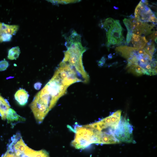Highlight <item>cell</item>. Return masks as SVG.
Wrapping results in <instances>:
<instances>
[{
  "mask_svg": "<svg viewBox=\"0 0 157 157\" xmlns=\"http://www.w3.org/2000/svg\"><path fill=\"white\" fill-rule=\"evenodd\" d=\"M75 135L71 144L75 148L84 149L90 144L97 143V140L94 129L87 125L83 126L76 125Z\"/></svg>",
  "mask_w": 157,
  "mask_h": 157,
  "instance_id": "1",
  "label": "cell"
},
{
  "mask_svg": "<svg viewBox=\"0 0 157 157\" xmlns=\"http://www.w3.org/2000/svg\"><path fill=\"white\" fill-rule=\"evenodd\" d=\"M133 131L132 126L129 121L125 118H121L115 131V136L119 142H133Z\"/></svg>",
  "mask_w": 157,
  "mask_h": 157,
  "instance_id": "2",
  "label": "cell"
},
{
  "mask_svg": "<svg viewBox=\"0 0 157 157\" xmlns=\"http://www.w3.org/2000/svg\"><path fill=\"white\" fill-rule=\"evenodd\" d=\"M123 29L119 21L115 20L114 24L106 32L107 41L106 46L108 47L111 46L120 45L123 42L124 37L123 35Z\"/></svg>",
  "mask_w": 157,
  "mask_h": 157,
  "instance_id": "3",
  "label": "cell"
},
{
  "mask_svg": "<svg viewBox=\"0 0 157 157\" xmlns=\"http://www.w3.org/2000/svg\"><path fill=\"white\" fill-rule=\"evenodd\" d=\"M27 146L20 133L18 132L11 138L8 144L7 151L17 157H20L24 153Z\"/></svg>",
  "mask_w": 157,
  "mask_h": 157,
  "instance_id": "4",
  "label": "cell"
},
{
  "mask_svg": "<svg viewBox=\"0 0 157 157\" xmlns=\"http://www.w3.org/2000/svg\"><path fill=\"white\" fill-rule=\"evenodd\" d=\"M131 23L133 33L137 35H147L153 33L155 25L152 23L142 22L135 17L129 19Z\"/></svg>",
  "mask_w": 157,
  "mask_h": 157,
  "instance_id": "5",
  "label": "cell"
},
{
  "mask_svg": "<svg viewBox=\"0 0 157 157\" xmlns=\"http://www.w3.org/2000/svg\"><path fill=\"white\" fill-rule=\"evenodd\" d=\"M154 14L147 5L141 1L135 8L134 17L142 22H151V18Z\"/></svg>",
  "mask_w": 157,
  "mask_h": 157,
  "instance_id": "6",
  "label": "cell"
},
{
  "mask_svg": "<svg viewBox=\"0 0 157 157\" xmlns=\"http://www.w3.org/2000/svg\"><path fill=\"white\" fill-rule=\"evenodd\" d=\"M19 28L17 25H10L0 22V42L10 41Z\"/></svg>",
  "mask_w": 157,
  "mask_h": 157,
  "instance_id": "7",
  "label": "cell"
},
{
  "mask_svg": "<svg viewBox=\"0 0 157 157\" xmlns=\"http://www.w3.org/2000/svg\"><path fill=\"white\" fill-rule=\"evenodd\" d=\"M138 49L126 45H121L115 49L116 52L127 60L132 58L137 53Z\"/></svg>",
  "mask_w": 157,
  "mask_h": 157,
  "instance_id": "8",
  "label": "cell"
},
{
  "mask_svg": "<svg viewBox=\"0 0 157 157\" xmlns=\"http://www.w3.org/2000/svg\"><path fill=\"white\" fill-rule=\"evenodd\" d=\"M6 119L8 123L14 126L16 124L24 122L25 119L19 115L13 109L10 108L7 113Z\"/></svg>",
  "mask_w": 157,
  "mask_h": 157,
  "instance_id": "9",
  "label": "cell"
},
{
  "mask_svg": "<svg viewBox=\"0 0 157 157\" xmlns=\"http://www.w3.org/2000/svg\"><path fill=\"white\" fill-rule=\"evenodd\" d=\"M29 97L28 92L23 88L18 90L14 95L15 99L21 106H24L26 104Z\"/></svg>",
  "mask_w": 157,
  "mask_h": 157,
  "instance_id": "10",
  "label": "cell"
},
{
  "mask_svg": "<svg viewBox=\"0 0 157 157\" xmlns=\"http://www.w3.org/2000/svg\"><path fill=\"white\" fill-rule=\"evenodd\" d=\"M131 41L134 47L138 49H143L148 42L144 36L134 33H133Z\"/></svg>",
  "mask_w": 157,
  "mask_h": 157,
  "instance_id": "11",
  "label": "cell"
},
{
  "mask_svg": "<svg viewBox=\"0 0 157 157\" xmlns=\"http://www.w3.org/2000/svg\"><path fill=\"white\" fill-rule=\"evenodd\" d=\"M126 69H127L128 72L136 76H139L145 74L149 75L146 71L138 65L127 64Z\"/></svg>",
  "mask_w": 157,
  "mask_h": 157,
  "instance_id": "12",
  "label": "cell"
},
{
  "mask_svg": "<svg viewBox=\"0 0 157 157\" xmlns=\"http://www.w3.org/2000/svg\"><path fill=\"white\" fill-rule=\"evenodd\" d=\"M24 154L28 157H50L48 152L44 150L35 151L27 146Z\"/></svg>",
  "mask_w": 157,
  "mask_h": 157,
  "instance_id": "13",
  "label": "cell"
},
{
  "mask_svg": "<svg viewBox=\"0 0 157 157\" xmlns=\"http://www.w3.org/2000/svg\"><path fill=\"white\" fill-rule=\"evenodd\" d=\"M10 105L8 100L3 98L0 94V116L2 119L5 120Z\"/></svg>",
  "mask_w": 157,
  "mask_h": 157,
  "instance_id": "14",
  "label": "cell"
},
{
  "mask_svg": "<svg viewBox=\"0 0 157 157\" xmlns=\"http://www.w3.org/2000/svg\"><path fill=\"white\" fill-rule=\"evenodd\" d=\"M143 49L145 52L152 58L156 51V48L153 41L149 40L148 42Z\"/></svg>",
  "mask_w": 157,
  "mask_h": 157,
  "instance_id": "15",
  "label": "cell"
},
{
  "mask_svg": "<svg viewBox=\"0 0 157 157\" xmlns=\"http://www.w3.org/2000/svg\"><path fill=\"white\" fill-rule=\"evenodd\" d=\"M20 53V50L19 47H13L8 51V58L11 60H16L18 57Z\"/></svg>",
  "mask_w": 157,
  "mask_h": 157,
  "instance_id": "16",
  "label": "cell"
},
{
  "mask_svg": "<svg viewBox=\"0 0 157 157\" xmlns=\"http://www.w3.org/2000/svg\"><path fill=\"white\" fill-rule=\"evenodd\" d=\"M115 22L113 19L109 17L104 20L100 24V27L102 28H104L107 32L110 27L113 25Z\"/></svg>",
  "mask_w": 157,
  "mask_h": 157,
  "instance_id": "17",
  "label": "cell"
},
{
  "mask_svg": "<svg viewBox=\"0 0 157 157\" xmlns=\"http://www.w3.org/2000/svg\"><path fill=\"white\" fill-rule=\"evenodd\" d=\"M123 22L127 30V36L132 37L133 32L131 29V23L129 19L125 18L123 20Z\"/></svg>",
  "mask_w": 157,
  "mask_h": 157,
  "instance_id": "18",
  "label": "cell"
},
{
  "mask_svg": "<svg viewBox=\"0 0 157 157\" xmlns=\"http://www.w3.org/2000/svg\"><path fill=\"white\" fill-rule=\"evenodd\" d=\"M9 66V63L5 59L0 61V71L6 70Z\"/></svg>",
  "mask_w": 157,
  "mask_h": 157,
  "instance_id": "19",
  "label": "cell"
},
{
  "mask_svg": "<svg viewBox=\"0 0 157 157\" xmlns=\"http://www.w3.org/2000/svg\"><path fill=\"white\" fill-rule=\"evenodd\" d=\"M50 1V2L56 3H75L78 2V0H56Z\"/></svg>",
  "mask_w": 157,
  "mask_h": 157,
  "instance_id": "20",
  "label": "cell"
},
{
  "mask_svg": "<svg viewBox=\"0 0 157 157\" xmlns=\"http://www.w3.org/2000/svg\"><path fill=\"white\" fill-rule=\"evenodd\" d=\"M149 40L153 41H155V42L157 43V31H155L149 37Z\"/></svg>",
  "mask_w": 157,
  "mask_h": 157,
  "instance_id": "21",
  "label": "cell"
},
{
  "mask_svg": "<svg viewBox=\"0 0 157 157\" xmlns=\"http://www.w3.org/2000/svg\"><path fill=\"white\" fill-rule=\"evenodd\" d=\"M3 157H17L15 156L14 154L12 153L9 152L8 151L3 155Z\"/></svg>",
  "mask_w": 157,
  "mask_h": 157,
  "instance_id": "22",
  "label": "cell"
},
{
  "mask_svg": "<svg viewBox=\"0 0 157 157\" xmlns=\"http://www.w3.org/2000/svg\"><path fill=\"white\" fill-rule=\"evenodd\" d=\"M42 84L40 82H37L35 83L34 85V88L36 90H39Z\"/></svg>",
  "mask_w": 157,
  "mask_h": 157,
  "instance_id": "23",
  "label": "cell"
},
{
  "mask_svg": "<svg viewBox=\"0 0 157 157\" xmlns=\"http://www.w3.org/2000/svg\"><path fill=\"white\" fill-rule=\"evenodd\" d=\"M106 58L105 57H102L100 60L99 62V65L100 66H103L106 61Z\"/></svg>",
  "mask_w": 157,
  "mask_h": 157,
  "instance_id": "24",
  "label": "cell"
},
{
  "mask_svg": "<svg viewBox=\"0 0 157 157\" xmlns=\"http://www.w3.org/2000/svg\"><path fill=\"white\" fill-rule=\"evenodd\" d=\"M108 58L109 59H111L112 58V55L111 53H110L108 55Z\"/></svg>",
  "mask_w": 157,
  "mask_h": 157,
  "instance_id": "25",
  "label": "cell"
},
{
  "mask_svg": "<svg viewBox=\"0 0 157 157\" xmlns=\"http://www.w3.org/2000/svg\"><path fill=\"white\" fill-rule=\"evenodd\" d=\"M21 157H28L24 154H22L21 156Z\"/></svg>",
  "mask_w": 157,
  "mask_h": 157,
  "instance_id": "26",
  "label": "cell"
},
{
  "mask_svg": "<svg viewBox=\"0 0 157 157\" xmlns=\"http://www.w3.org/2000/svg\"><path fill=\"white\" fill-rule=\"evenodd\" d=\"M113 7H114V8L115 9L118 10V9H119V8L118 7H116L115 6H114Z\"/></svg>",
  "mask_w": 157,
  "mask_h": 157,
  "instance_id": "27",
  "label": "cell"
},
{
  "mask_svg": "<svg viewBox=\"0 0 157 157\" xmlns=\"http://www.w3.org/2000/svg\"><path fill=\"white\" fill-rule=\"evenodd\" d=\"M2 157H3V156H2Z\"/></svg>",
  "mask_w": 157,
  "mask_h": 157,
  "instance_id": "28",
  "label": "cell"
}]
</instances>
